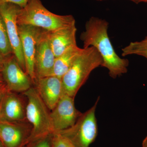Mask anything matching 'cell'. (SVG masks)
Here are the masks:
<instances>
[{"instance_id": "obj_18", "label": "cell", "mask_w": 147, "mask_h": 147, "mask_svg": "<svg viewBox=\"0 0 147 147\" xmlns=\"http://www.w3.org/2000/svg\"><path fill=\"white\" fill-rule=\"evenodd\" d=\"M52 147H74L68 139L58 132L52 134Z\"/></svg>"}, {"instance_id": "obj_11", "label": "cell", "mask_w": 147, "mask_h": 147, "mask_svg": "<svg viewBox=\"0 0 147 147\" xmlns=\"http://www.w3.org/2000/svg\"><path fill=\"white\" fill-rule=\"evenodd\" d=\"M18 31L25 59L26 72L35 84L34 60L37 40L42 29L27 25L18 26Z\"/></svg>"}, {"instance_id": "obj_23", "label": "cell", "mask_w": 147, "mask_h": 147, "mask_svg": "<svg viewBox=\"0 0 147 147\" xmlns=\"http://www.w3.org/2000/svg\"><path fill=\"white\" fill-rule=\"evenodd\" d=\"M142 147H147V136L143 141L142 143Z\"/></svg>"}, {"instance_id": "obj_10", "label": "cell", "mask_w": 147, "mask_h": 147, "mask_svg": "<svg viewBox=\"0 0 147 147\" xmlns=\"http://www.w3.org/2000/svg\"><path fill=\"white\" fill-rule=\"evenodd\" d=\"M32 127L28 121L16 123L0 122V141L5 147H26Z\"/></svg>"}, {"instance_id": "obj_14", "label": "cell", "mask_w": 147, "mask_h": 147, "mask_svg": "<svg viewBox=\"0 0 147 147\" xmlns=\"http://www.w3.org/2000/svg\"><path fill=\"white\" fill-rule=\"evenodd\" d=\"M76 31V25L53 31H47V38L56 58L77 45Z\"/></svg>"}, {"instance_id": "obj_29", "label": "cell", "mask_w": 147, "mask_h": 147, "mask_svg": "<svg viewBox=\"0 0 147 147\" xmlns=\"http://www.w3.org/2000/svg\"><path fill=\"white\" fill-rule=\"evenodd\" d=\"M95 1H107V0H95Z\"/></svg>"}, {"instance_id": "obj_15", "label": "cell", "mask_w": 147, "mask_h": 147, "mask_svg": "<svg viewBox=\"0 0 147 147\" xmlns=\"http://www.w3.org/2000/svg\"><path fill=\"white\" fill-rule=\"evenodd\" d=\"M82 49L77 45H75L56 58L52 76L62 78L82 52Z\"/></svg>"}, {"instance_id": "obj_3", "label": "cell", "mask_w": 147, "mask_h": 147, "mask_svg": "<svg viewBox=\"0 0 147 147\" xmlns=\"http://www.w3.org/2000/svg\"><path fill=\"white\" fill-rule=\"evenodd\" d=\"M102 57L95 48L90 46L83 48L71 67L61 78L64 94L75 97L92 71L102 66Z\"/></svg>"}, {"instance_id": "obj_16", "label": "cell", "mask_w": 147, "mask_h": 147, "mask_svg": "<svg viewBox=\"0 0 147 147\" xmlns=\"http://www.w3.org/2000/svg\"><path fill=\"white\" fill-rule=\"evenodd\" d=\"M123 57L130 55L142 56L147 59V41L144 39L140 41L130 42L122 49Z\"/></svg>"}, {"instance_id": "obj_27", "label": "cell", "mask_w": 147, "mask_h": 147, "mask_svg": "<svg viewBox=\"0 0 147 147\" xmlns=\"http://www.w3.org/2000/svg\"><path fill=\"white\" fill-rule=\"evenodd\" d=\"M144 2H147V0H145ZM145 40H147V36L146 37V38L144 39Z\"/></svg>"}, {"instance_id": "obj_28", "label": "cell", "mask_w": 147, "mask_h": 147, "mask_svg": "<svg viewBox=\"0 0 147 147\" xmlns=\"http://www.w3.org/2000/svg\"><path fill=\"white\" fill-rule=\"evenodd\" d=\"M130 1H133L136 2H137V1H138V0H130Z\"/></svg>"}, {"instance_id": "obj_20", "label": "cell", "mask_w": 147, "mask_h": 147, "mask_svg": "<svg viewBox=\"0 0 147 147\" xmlns=\"http://www.w3.org/2000/svg\"><path fill=\"white\" fill-rule=\"evenodd\" d=\"M29 0H0V5L6 3H10L23 8L26 5Z\"/></svg>"}, {"instance_id": "obj_9", "label": "cell", "mask_w": 147, "mask_h": 147, "mask_svg": "<svg viewBox=\"0 0 147 147\" xmlns=\"http://www.w3.org/2000/svg\"><path fill=\"white\" fill-rule=\"evenodd\" d=\"M55 59L47 38V31L42 29L37 40L35 54L36 79L52 76Z\"/></svg>"}, {"instance_id": "obj_24", "label": "cell", "mask_w": 147, "mask_h": 147, "mask_svg": "<svg viewBox=\"0 0 147 147\" xmlns=\"http://www.w3.org/2000/svg\"><path fill=\"white\" fill-rule=\"evenodd\" d=\"M1 69H2L0 68V83H3L4 82L3 79Z\"/></svg>"}, {"instance_id": "obj_26", "label": "cell", "mask_w": 147, "mask_h": 147, "mask_svg": "<svg viewBox=\"0 0 147 147\" xmlns=\"http://www.w3.org/2000/svg\"><path fill=\"white\" fill-rule=\"evenodd\" d=\"M145 0H138L137 2H144Z\"/></svg>"}, {"instance_id": "obj_22", "label": "cell", "mask_w": 147, "mask_h": 147, "mask_svg": "<svg viewBox=\"0 0 147 147\" xmlns=\"http://www.w3.org/2000/svg\"><path fill=\"white\" fill-rule=\"evenodd\" d=\"M5 59V57L3 56L1 53H0V68L2 69Z\"/></svg>"}, {"instance_id": "obj_4", "label": "cell", "mask_w": 147, "mask_h": 147, "mask_svg": "<svg viewBox=\"0 0 147 147\" xmlns=\"http://www.w3.org/2000/svg\"><path fill=\"white\" fill-rule=\"evenodd\" d=\"M24 94L27 99L26 118L32 127L29 144L51 135L53 131L49 109L35 88L32 87Z\"/></svg>"}, {"instance_id": "obj_17", "label": "cell", "mask_w": 147, "mask_h": 147, "mask_svg": "<svg viewBox=\"0 0 147 147\" xmlns=\"http://www.w3.org/2000/svg\"><path fill=\"white\" fill-rule=\"evenodd\" d=\"M0 53L5 57L13 54L5 23L0 13Z\"/></svg>"}, {"instance_id": "obj_8", "label": "cell", "mask_w": 147, "mask_h": 147, "mask_svg": "<svg viewBox=\"0 0 147 147\" xmlns=\"http://www.w3.org/2000/svg\"><path fill=\"white\" fill-rule=\"evenodd\" d=\"M4 82L7 90L14 92H24L33 84L12 55L5 57L1 69Z\"/></svg>"}, {"instance_id": "obj_7", "label": "cell", "mask_w": 147, "mask_h": 147, "mask_svg": "<svg viewBox=\"0 0 147 147\" xmlns=\"http://www.w3.org/2000/svg\"><path fill=\"white\" fill-rule=\"evenodd\" d=\"M74 99V97L63 94L50 113L53 133L73 126L82 115L75 107Z\"/></svg>"}, {"instance_id": "obj_13", "label": "cell", "mask_w": 147, "mask_h": 147, "mask_svg": "<svg viewBox=\"0 0 147 147\" xmlns=\"http://www.w3.org/2000/svg\"><path fill=\"white\" fill-rule=\"evenodd\" d=\"M35 87L48 109L52 110L64 94L61 78L50 76L36 79Z\"/></svg>"}, {"instance_id": "obj_25", "label": "cell", "mask_w": 147, "mask_h": 147, "mask_svg": "<svg viewBox=\"0 0 147 147\" xmlns=\"http://www.w3.org/2000/svg\"><path fill=\"white\" fill-rule=\"evenodd\" d=\"M0 147H5L1 141H0Z\"/></svg>"}, {"instance_id": "obj_5", "label": "cell", "mask_w": 147, "mask_h": 147, "mask_svg": "<svg viewBox=\"0 0 147 147\" xmlns=\"http://www.w3.org/2000/svg\"><path fill=\"white\" fill-rule=\"evenodd\" d=\"M99 98L94 105L82 113L75 123L67 129L57 132L68 139L74 147H89L97 136L95 112Z\"/></svg>"}, {"instance_id": "obj_21", "label": "cell", "mask_w": 147, "mask_h": 147, "mask_svg": "<svg viewBox=\"0 0 147 147\" xmlns=\"http://www.w3.org/2000/svg\"><path fill=\"white\" fill-rule=\"evenodd\" d=\"M7 90H8L4 82L0 83V102L2 99L5 93Z\"/></svg>"}, {"instance_id": "obj_12", "label": "cell", "mask_w": 147, "mask_h": 147, "mask_svg": "<svg viewBox=\"0 0 147 147\" xmlns=\"http://www.w3.org/2000/svg\"><path fill=\"white\" fill-rule=\"evenodd\" d=\"M16 92L7 90L0 102V122L16 123L26 121V104Z\"/></svg>"}, {"instance_id": "obj_2", "label": "cell", "mask_w": 147, "mask_h": 147, "mask_svg": "<svg viewBox=\"0 0 147 147\" xmlns=\"http://www.w3.org/2000/svg\"><path fill=\"white\" fill-rule=\"evenodd\" d=\"M17 23L18 26H33L51 32L75 25L76 21L72 15L52 13L45 8L40 0H29L18 11Z\"/></svg>"}, {"instance_id": "obj_6", "label": "cell", "mask_w": 147, "mask_h": 147, "mask_svg": "<svg viewBox=\"0 0 147 147\" xmlns=\"http://www.w3.org/2000/svg\"><path fill=\"white\" fill-rule=\"evenodd\" d=\"M21 8L18 6L10 3L0 5V13L5 23L13 54L19 65L26 72L25 59L17 23V16Z\"/></svg>"}, {"instance_id": "obj_1", "label": "cell", "mask_w": 147, "mask_h": 147, "mask_svg": "<svg viewBox=\"0 0 147 147\" xmlns=\"http://www.w3.org/2000/svg\"><path fill=\"white\" fill-rule=\"evenodd\" d=\"M109 23L104 19L92 17L85 25V30L80 36L84 48H95L103 60L102 67L108 69L113 79L127 73L129 65L127 59L121 58L116 53L108 34Z\"/></svg>"}, {"instance_id": "obj_19", "label": "cell", "mask_w": 147, "mask_h": 147, "mask_svg": "<svg viewBox=\"0 0 147 147\" xmlns=\"http://www.w3.org/2000/svg\"><path fill=\"white\" fill-rule=\"evenodd\" d=\"M52 134L29 143L26 147H52Z\"/></svg>"}]
</instances>
